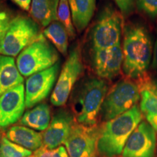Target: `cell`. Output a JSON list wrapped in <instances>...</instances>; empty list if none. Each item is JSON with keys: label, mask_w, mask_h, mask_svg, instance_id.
Wrapping results in <instances>:
<instances>
[{"label": "cell", "mask_w": 157, "mask_h": 157, "mask_svg": "<svg viewBox=\"0 0 157 157\" xmlns=\"http://www.w3.org/2000/svg\"><path fill=\"white\" fill-rule=\"evenodd\" d=\"M51 119L50 108L48 104L41 103L29 110L23 115L21 124L23 126L37 131H45Z\"/></svg>", "instance_id": "ffe728a7"}, {"label": "cell", "mask_w": 157, "mask_h": 157, "mask_svg": "<svg viewBox=\"0 0 157 157\" xmlns=\"http://www.w3.org/2000/svg\"><path fill=\"white\" fill-rule=\"evenodd\" d=\"M74 27L82 32L89 24L95 10V0H68Z\"/></svg>", "instance_id": "ac0fdd59"}, {"label": "cell", "mask_w": 157, "mask_h": 157, "mask_svg": "<svg viewBox=\"0 0 157 157\" xmlns=\"http://www.w3.org/2000/svg\"><path fill=\"white\" fill-rule=\"evenodd\" d=\"M137 7L149 18L157 17V0H137Z\"/></svg>", "instance_id": "cb8c5ba5"}, {"label": "cell", "mask_w": 157, "mask_h": 157, "mask_svg": "<svg viewBox=\"0 0 157 157\" xmlns=\"http://www.w3.org/2000/svg\"><path fill=\"white\" fill-rule=\"evenodd\" d=\"M60 0H32L30 14L33 20L43 27L58 21L57 13Z\"/></svg>", "instance_id": "d6986e66"}, {"label": "cell", "mask_w": 157, "mask_h": 157, "mask_svg": "<svg viewBox=\"0 0 157 157\" xmlns=\"http://www.w3.org/2000/svg\"><path fill=\"white\" fill-rule=\"evenodd\" d=\"M42 35L39 25L34 20L25 16L15 17L11 20L8 31L0 42V54L17 56Z\"/></svg>", "instance_id": "5b68a950"}, {"label": "cell", "mask_w": 157, "mask_h": 157, "mask_svg": "<svg viewBox=\"0 0 157 157\" xmlns=\"http://www.w3.org/2000/svg\"><path fill=\"white\" fill-rule=\"evenodd\" d=\"M11 21L5 12L0 13V42L3 40L8 31Z\"/></svg>", "instance_id": "4316f807"}, {"label": "cell", "mask_w": 157, "mask_h": 157, "mask_svg": "<svg viewBox=\"0 0 157 157\" xmlns=\"http://www.w3.org/2000/svg\"><path fill=\"white\" fill-rule=\"evenodd\" d=\"M23 84L13 57L0 56V96L8 90Z\"/></svg>", "instance_id": "e0dca14e"}, {"label": "cell", "mask_w": 157, "mask_h": 157, "mask_svg": "<svg viewBox=\"0 0 157 157\" xmlns=\"http://www.w3.org/2000/svg\"><path fill=\"white\" fill-rule=\"evenodd\" d=\"M21 9L28 11L31 8V0H13Z\"/></svg>", "instance_id": "83f0119b"}, {"label": "cell", "mask_w": 157, "mask_h": 157, "mask_svg": "<svg viewBox=\"0 0 157 157\" xmlns=\"http://www.w3.org/2000/svg\"><path fill=\"white\" fill-rule=\"evenodd\" d=\"M140 94L137 84L129 79L117 82L107 93L102 105V119L108 121L127 112L137 105Z\"/></svg>", "instance_id": "8992f818"}, {"label": "cell", "mask_w": 157, "mask_h": 157, "mask_svg": "<svg viewBox=\"0 0 157 157\" xmlns=\"http://www.w3.org/2000/svg\"><path fill=\"white\" fill-rule=\"evenodd\" d=\"M36 157H70L67 150L63 146L54 149H49L42 147L35 152Z\"/></svg>", "instance_id": "d4e9b609"}, {"label": "cell", "mask_w": 157, "mask_h": 157, "mask_svg": "<svg viewBox=\"0 0 157 157\" xmlns=\"http://www.w3.org/2000/svg\"><path fill=\"white\" fill-rule=\"evenodd\" d=\"M121 14L128 15L135 10L137 0H114Z\"/></svg>", "instance_id": "484cf974"}, {"label": "cell", "mask_w": 157, "mask_h": 157, "mask_svg": "<svg viewBox=\"0 0 157 157\" xmlns=\"http://www.w3.org/2000/svg\"><path fill=\"white\" fill-rule=\"evenodd\" d=\"M74 117L66 110L57 112L43 134V145L45 148L54 149L65 144L75 123Z\"/></svg>", "instance_id": "5bb4252c"}, {"label": "cell", "mask_w": 157, "mask_h": 157, "mask_svg": "<svg viewBox=\"0 0 157 157\" xmlns=\"http://www.w3.org/2000/svg\"><path fill=\"white\" fill-rule=\"evenodd\" d=\"M107 92V83L101 78H88L80 84L75 91L72 103L76 122L94 126L101 113Z\"/></svg>", "instance_id": "3957f363"}, {"label": "cell", "mask_w": 157, "mask_h": 157, "mask_svg": "<svg viewBox=\"0 0 157 157\" xmlns=\"http://www.w3.org/2000/svg\"><path fill=\"white\" fill-rule=\"evenodd\" d=\"M137 84L140 94L141 112L157 132V78L145 75Z\"/></svg>", "instance_id": "9a60e30c"}, {"label": "cell", "mask_w": 157, "mask_h": 157, "mask_svg": "<svg viewBox=\"0 0 157 157\" xmlns=\"http://www.w3.org/2000/svg\"><path fill=\"white\" fill-rule=\"evenodd\" d=\"M83 71L81 49L76 46L68 54L51 95V103L55 106H62L69 97L74 84Z\"/></svg>", "instance_id": "ba28073f"}, {"label": "cell", "mask_w": 157, "mask_h": 157, "mask_svg": "<svg viewBox=\"0 0 157 157\" xmlns=\"http://www.w3.org/2000/svg\"><path fill=\"white\" fill-rule=\"evenodd\" d=\"M151 67L153 69L157 71V38L154 49V55H153V61Z\"/></svg>", "instance_id": "f1b7e54d"}, {"label": "cell", "mask_w": 157, "mask_h": 157, "mask_svg": "<svg viewBox=\"0 0 157 157\" xmlns=\"http://www.w3.org/2000/svg\"><path fill=\"white\" fill-rule=\"evenodd\" d=\"M143 113L137 105L119 117L105 121L99 131L97 151L104 157H113L123 151L129 137L142 121Z\"/></svg>", "instance_id": "7a4b0ae2"}, {"label": "cell", "mask_w": 157, "mask_h": 157, "mask_svg": "<svg viewBox=\"0 0 157 157\" xmlns=\"http://www.w3.org/2000/svg\"><path fill=\"white\" fill-rule=\"evenodd\" d=\"M0 13H1V11H0Z\"/></svg>", "instance_id": "4dcf8cb0"}, {"label": "cell", "mask_w": 157, "mask_h": 157, "mask_svg": "<svg viewBox=\"0 0 157 157\" xmlns=\"http://www.w3.org/2000/svg\"><path fill=\"white\" fill-rule=\"evenodd\" d=\"M156 131L147 121H142L129 137L122 157H154Z\"/></svg>", "instance_id": "8fae6325"}, {"label": "cell", "mask_w": 157, "mask_h": 157, "mask_svg": "<svg viewBox=\"0 0 157 157\" xmlns=\"http://www.w3.org/2000/svg\"><path fill=\"white\" fill-rule=\"evenodd\" d=\"M99 131L95 126L74 123L64 145L70 157H96Z\"/></svg>", "instance_id": "9c48e42d"}, {"label": "cell", "mask_w": 157, "mask_h": 157, "mask_svg": "<svg viewBox=\"0 0 157 157\" xmlns=\"http://www.w3.org/2000/svg\"><path fill=\"white\" fill-rule=\"evenodd\" d=\"M32 157H36V156H32Z\"/></svg>", "instance_id": "f546056e"}, {"label": "cell", "mask_w": 157, "mask_h": 157, "mask_svg": "<svg viewBox=\"0 0 157 157\" xmlns=\"http://www.w3.org/2000/svg\"><path fill=\"white\" fill-rule=\"evenodd\" d=\"M124 56L120 44L105 49L91 50L90 63L95 73L101 78L113 79L119 75Z\"/></svg>", "instance_id": "7c38bea8"}, {"label": "cell", "mask_w": 157, "mask_h": 157, "mask_svg": "<svg viewBox=\"0 0 157 157\" xmlns=\"http://www.w3.org/2000/svg\"><path fill=\"white\" fill-rule=\"evenodd\" d=\"M58 21L67 31L70 39H74L76 36V31L72 20L71 12L68 0H60L57 13Z\"/></svg>", "instance_id": "7402d4cb"}, {"label": "cell", "mask_w": 157, "mask_h": 157, "mask_svg": "<svg viewBox=\"0 0 157 157\" xmlns=\"http://www.w3.org/2000/svg\"><path fill=\"white\" fill-rule=\"evenodd\" d=\"M6 137L29 151H36L43 145V135L25 126L16 125L10 127L6 132Z\"/></svg>", "instance_id": "2e32d148"}, {"label": "cell", "mask_w": 157, "mask_h": 157, "mask_svg": "<svg viewBox=\"0 0 157 157\" xmlns=\"http://www.w3.org/2000/svg\"><path fill=\"white\" fill-rule=\"evenodd\" d=\"M43 35L48 38L57 50L64 56L67 55L68 35L63 25L58 21H53L43 31Z\"/></svg>", "instance_id": "44dd1931"}, {"label": "cell", "mask_w": 157, "mask_h": 157, "mask_svg": "<svg viewBox=\"0 0 157 157\" xmlns=\"http://www.w3.org/2000/svg\"><path fill=\"white\" fill-rule=\"evenodd\" d=\"M32 152L11 142L6 137L0 140V157H31Z\"/></svg>", "instance_id": "603a6c76"}, {"label": "cell", "mask_w": 157, "mask_h": 157, "mask_svg": "<svg viewBox=\"0 0 157 157\" xmlns=\"http://www.w3.org/2000/svg\"><path fill=\"white\" fill-rule=\"evenodd\" d=\"M122 27V14L111 6L105 7L92 29V49L109 48L120 44Z\"/></svg>", "instance_id": "52a82bcc"}, {"label": "cell", "mask_w": 157, "mask_h": 157, "mask_svg": "<svg viewBox=\"0 0 157 157\" xmlns=\"http://www.w3.org/2000/svg\"><path fill=\"white\" fill-rule=\"evenodd\" d=\"M60 63L29 76L25 82V107H34L48 97L58 78Z\"/></svg>", "instance_id": "30bf717a"}, {"label": "cell", "mask_w": 157, "mask_h": 157, "mask_svg": "<svg viewBox=\"0 0 157 157\" xmlns=\"http://www.w3.org/2000/svg\"><path fill=\"white\" fill-rule=\"evenodd\" d=\"M123 71L129 78L146 75L152 57V42L144 26L132 24L124 29Z\"/></svg>", "instance_id": "6da1fadb"}, {"label": "cell", "mask_w": 157, "mask_h": 157, "mask_svg": "<svg viewBox=\"0 0 157 157\" xmlns=\"http://www.w3.org/2000/svg\"><path fill=\"white\" fill-rule=\"evenodd\" d=\"M25 109V87L20 84L0 96V129L19 121Z\"/></svg>", "instance_id": "4fadbf2b"}, {"label": "cell", "mask_w": 157, "mask_h": 157, "mask_svg": "<svg viewBox=\"0 0 157 157\" xmlns=\"http://www.w3.org/2000/svg\"><path fill=\"white\" fill-rule=\"evenodd\" d=\"M58 59V52L42 34L17 56L16 65L21 75L27 77L52 67Z\"/></svg>", "instance_id": "277c9868"}]
</instances>
